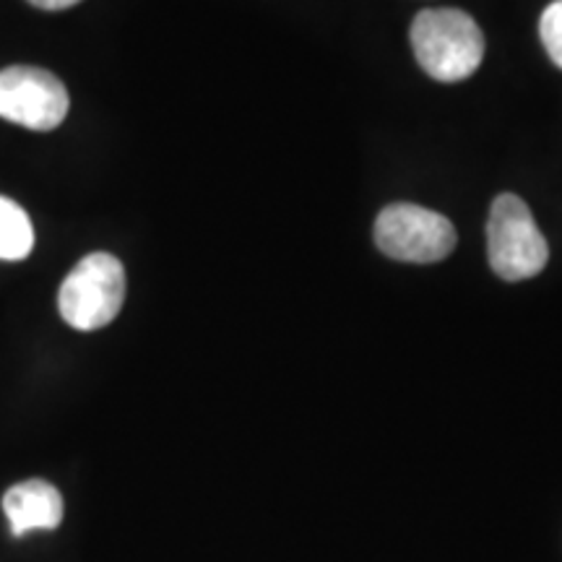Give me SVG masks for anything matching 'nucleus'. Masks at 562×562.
Segmentation results:
<instances>
[{
  "instance_id": "nucleus-1",
  "label": "nucleus",
  "mask_w": 562,
  "mask_h": 562,
  "mask_svg": "<svg viewBox=\"0 0 562 562\" xmlns=\"http://www.w3.org/2000/svg\"><path fill=\"white\" fill-rule=\"evenodd\" d=\"M412 50L430 79L456 83L482 66L484 34L467 11L427 9L412 24Z\"/></svg>"
},
{
  "instance_id": "nucleus-2",
  "label": "nucleus",
  "mask_w": 562,
  "mask_h": 562,
  "mask_svg": "<svg viewBox=\"0 0 562 562\" xmlns=\"http://www.w3.org/2000/svg\"><path fill=\"white\" fill-rule=\"evenodd\" d=\"M125 302V269L110 252H91L63 279L60 318L76 331H97L117 318Z\"/></svg>"
},
{
  "instance_id": "nucleus-3",
  "label": "nucleus",
  "mask_w": 562,
  "mask_h": 562,
  "mask_svg": "<svg viewBox=\"0 0 562 562\" xmlns=\"http://www.w3.org/2000/svg\"><path fill=\"white\" fill-rule=\"evenodd\" d=\"M490 266L505 281H524L544 271L550 245L533 222L526 201L513 193H501L492 201L487 222Z\"/></svg>"
},
{
  "instance_id": "nucleus-4",
  "label": "nucleus",
  "mask_w": 562,
  "mask_h": 562,
  "mask_svg": "<svg viewBox=\"0 0 562 562\" xmlns=\"http://www.w3.org/2000/svg\"><path fill=\"white\" fill-rule=\"evenodd\" d=\"M378 250L404 263H438L456 248V229L446 216L417 203H391L375 220Z\"/></svg>"
},
{
  "instance_id": "nucleus-5",
  "label": "nucleus",
  "mask_w": 562,
  "mask_h": 562,
  "mask_svg": "<svg viewBox=\"0 0 562 562\" xmlns=\"http://www.w3.org/2000/svg\"><path fill=\"white\" fill-rule=\"evenodd\" d=\"M70 108L68 89L45 68L11 66L0 70V117L30 131H55Z\"/></svg>"
},
{
  "instance_id": "nucleus-6",
  "label": "nucleus",
  "mask_w": 562,
  "mask_h": 562,
  "mask_svg": "<svg viewBox=\"0 0 562 562\" xmlns=\"http://www.w3.org/2000/svg\"><path fill=\"white\" fill-rule=\"evenodd\" d=\"M3 513L9 518L13 537H24L30 531H53L63 524V495L45 480H26L13 484L3 495Z\"/></svg>"
},
{
  "instance_id": "nucleus-7",
  "label": "nucleus",
  "mask_w": 562,
  "mask_h": 562,
  "mask_svg": "<svg viewBox=\"0 0 562 562\" xmlns=\"http://www.w3.org/2000/svg\"><path fill=\"white\" fill-rule=\"evenodd\" d=\"M34 248V227L30 214L16 201L0 195V258L24 261Z\"/></svg>"
},
{
  "instance_id": "nucleus-8",
  "label": "nucleus",
  "mask_w": 562,
  "mask_h": 562,
  "mask_svg": "<svg viewBox=\"0 0 562 562\" xmlns=\"http://www.w3.org/2000/svg\"><path fill=\"white\" fill-rule=\"evenodd\" d=\"M539 37H542L550 60L562 68V0H554L544 9L542 21H539Z\"/></svg>"
},
{
  "instance_id": "nucleus-9",
  "label": "nucleus",
  "mask_w": 562,
  "mask_h": 562,
  "mask_svg": "<svg viewBox=\"0 0 562 562\" xmlns=\"http://www.w3.org/2000/svg\"><path fill=\"white\" fill-rule=\"evenodd\" d=\"M34 9H42V11H63V9H70V5L81 3V0H30Z\"/></svg>"
}]
</instances>
